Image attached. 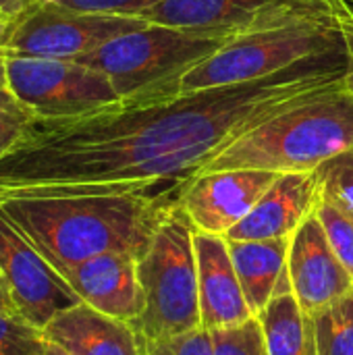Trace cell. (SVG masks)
Here are the masks:
<instances>
[{"label": "cell", "mask_w": 353, "mask_h": 355, "mask_svg": "<svg viewBox=\"0 0 353 355\" xmlns=\"http://www.w3.org/2000/svg\"><path fill=\"white\" fill-rule=\"evenodd\" d=\"M345 46L270 77L117 104L71 119H31L0 160V193L141 191L187 181L275 114L345 83Z\"/></svg>", "instance_id": "6da1fadb"}, {"label": "cell", "mask_w": 353, "mask_h": 355, "mask_svg": "<svg viewBox=\"0 0 353 355\" xmlns=\"http://www.w3.org/2000/svg\"><path fill=\"white\" fill-rule=\"evenodd\" d=\"M187 181L141 191H6L0 210L62 272L102 254L141 258Z\"/></svg>", "instance_id": "7a4b0ae2"}, {"label": "cell", "mask_w": 353, "mask_h": 355, "mask_svg": "<svg viewBox=\"0 0 353 355\" xmlns=\"http://www.w3.org/2000/svg\"><path fill=\"white\" fill-rule=\"evenodd\" d=\"M352 148L353 94L341 83L260 123L210 158L198 175L231 168L310 173Z\"/></svg>", "instance_id": "3957f363"}, {"label": "cell", "mask_w": 353, "mask_h": 355, "mask_svg": "<svg viewBox=\"0 0 353 355\" xmlns=\"http://www.w3.org/2000/svg\"><path fill=\"white\" fill-rule=\"evenodd\" d=\"M231 35L148 23L73 58L104 73L123 104L169 98L175 83L223 48Z\"/></svg>", "instance_id": "277c9868"}, {"label": "cell", "mask_w": 353, "mask_h": 355, "mask_svg": "<svg viewBox=\"0 0 353 355\" xmlns=\"http://www.w3.org/2000/svg\"><path fill=\"white\" fill-rule=\"evenodd\" d=\"M193 235L191 220L177 204L139 258L146 306L131 324L150 343H166L202 329Z\"/></svg>", "instance_id": "5b68a950"}, {"label": "cell", "mask_w": 353, "mask_h": 355, "mask_svg": "<svg viewBox=\"0 0 353 355\" xmlns=\"http://www.w3.org/2000/svg\"><path fill=\"white\" fill-rule=\"evenodd\" d=\"M337 48H343V35L335 15L241 33L187 71L175 83L171 96L264 79L300 60Z\"/></svg>", "instance_id": "8992f818"}, {"label": "cell", "mask_w": 353, "mask_h": 355, "mask_svg": "<svg viewBox=\"0 0 353 355\" xmlns=\"http://www.w3.org/2000/svg\"><path fill=\"white\" fill-rule=\"evenodd\" d=\"M6 87L33 119L83 116L121 104L104 73L75 60L6 52Z\"/></svg>", "instance_id": "52a82bcc"}, {"label": "cell", "mask_w": 353, "mask_h": 355, "mask_svg": "<svg viewBox=\"0 0 353 355\" xmlns=\"http://www.w3.org/2000/svg\"><path fill=\"white\" fill-rule=\"evenodd\" d=\"M148 25L141 17L85 12L46 0L12 21L4 50L17 56L73 60Z\"/></svg>", "instance_id": "ba28073f"}, {"label": "cell", "mask_w": 353, "mask_h": 355, "mask_svg": "<svg viewBox=\"0 0 353 355\" xmlns=\"http://www.w3.org/2000/svg\"><path fill=\"white\" fill-rule=\"evenodd\" d=\"M148 23L241 35L333 17V0H162L139 15Z\"/></svg>", "instance_id": "9c48e42d"}, {"label": "cell", "mask_w": 353, "mask_h": 355, "mask_svg": "<svg viewBox=\"0 0 353 355\" xmlns=\"http://www.w3.org/2000/svg\"><path fill=\"white\" fill-rule=\"evenodd\" d=\"M0 281L10 308L37 329L56 314L81 304L67 279L0 210Z\"/></svg>", "instance_id": "30bf717a"}, {"label": "cell", "mask_w": 353, "mask_h": 355, "mask_svg": "<svg viewBox=\"0 0 353 355\" xmlns=\"http://www.w3.org/2000/svg\"><path fill=\"white\" fill-rule=\"evenodd\" d=\"M277 177L279 173L254 168L200 173L185 183L179 204L196 231L225 237L252 212Z\"/></svg>", "instance_id": "8fae6325"}, {"label": "cell", "mask_w": 353, "mask_h": 355, "mask_svg": "<svg viewBox=\"0 0 353 355\" xmlns=\"http://www.w3.org/2000/svg\"><path fill=\"white\" fill-rule=\"evenodd\" d=\"M287 275L293 297L312 318L353 289L352 275L335 254L316 214L289 239Z\"/></svg>", "instance_id": "7c38bea8"}, {"label": "cell", "mask_w": 353, "mask_h": 355, "mask_svg": "<svg viewBox=\"0 0 353 355\" xmlns=\"http://www.w3.org/2000/svg\"><path fill=\"white\" fill-rule=\"evenodd\" d=\"M322 185L316 171L281 173L264 191L252 212L233 227L227 241H268L291 239L293 233L316 214Z\"/></svg>", "instance_id": "4fadbf2b"}, {"label": "cell", "mask_w": 353, "mask_h": 355, "mask_svg": "<svg viewBox=\"0 0 353 355\" xmlns=\"http://www.w3.org/2000/svg\"><path fill=\"white\" fill-rule=\"evenodd\" d=\"M81 304L125 320L135 322L146 306L139 283V258L133 254H102L60 272Z\"/></svg>", "instance_id": "5bb4252c"}, {"label": "cell", "mask_w": 353, "mask_h": 355, "mask_svg": "<svg viewBox=\"0 0 353 355\" xmlns=\"http://www.w3.org/2000/svg\"><path fill=\"white\" fill-rule=\"evenodd\" d=\"M193 248L198 262L202 329L214 333L235 329L258 318L243 295L227 239L196 231Z\"/></svg>", "instance_id": "9a60e30c"}, {"label": "cell", "mask_w": 353, "mask_h": 355, "mask_svg": "<svg viewBox=\"0 0 353 355\" xmlns=\"http://www.w3.org/2000/svg\"><path fill=\"white\" fill-rule=\"evenodd\" d=\"M42 333L73 355H146V341L131 322L106 316L85 304L56 314Z\"/></svg>", "instance_id": "2e32d148"}, {"label": "cell", "mask_w": 353, "mask_h": 355, "mask_svg": "<svg viewBox=\"0 0 353 355\" xmlns=\"http://www.w3.org/2000/svg\"><path fill=\"white\" fill-rule=\"evenodd\" d=\"M243 295L256 316L277 297L291 291L287 275L289 239L227 241Z\"/></svg>", "instance_id": "e0dca14e"}, {"label": "cell", "mask_w": 353, "mask_h": 355, "mask_svg": "<svg viewBox=\"0 0 353 355\" xmlns=\"http://www.w3.org/2000/svg\"><path fill=\"white\" fill-rule=\"evenodd\" d=\"M266 355H318L312 316H308L293 293L277 295L258 316Z\"/></svg>", "instance_id": "ac0fdd59"}, {"label": "cell", "mask_w": 353, "mask_h": 355, "mask_svg": "<svg viewBox=\"0 0 353 355\" xmlns=\"http://www.w3.org/2000/svg\"><path fill=\"white\" fill-rule=\"evenodd\" d=\"M318 355H353V289L314 318Z\"/></svg>", "instance_id": "d6986e66"}, {"label": "cell", "mask_w": 353, "mask_h": 355, "mask_svg": "<svg viewBox=\"0 0 353 355\" xmlns=\"http://www.w3.org/2000/svg\"><path fill=\"white\" fill-rule=\"evenodd\" d=\"M316 216L320 218L335 254L353 279V208L322 193Z\"/></svg>", "instance_id": "ffe728a7"}, {"label": "cell", "mask_w": 353, "mask_h": 355, "mask_svg": "<svg viewBox=\"0 0 353 355\" xmlns=\"http://www.w3.org/2000/svg\"><path fill=\"white\" fill-rule=\"evenodd\" d=\"M44 333L15 312H0V355H44Z\"/></svg>", "instance_id": "44dd1931"}, {"label": "cell", "mask_w": 353, "mask_h": 355, "mask_svg": "<svg viewBox=\"0 0 353 355\" xmlns=\"http://www.w3.org/2000/svg\"><path fill=\"white\" fill-rule=\"evenodd\" d=\"M212 341L216 355H266L264 335L258 318L235 329L214 331Z\"/></svg>", "instance_id": "7402d4cb"}, {"label": "cell", "mask_w": 353, "mask_h": 355, "mask_svg": "<svg viewBox=\"0 0 353 355\" xmlns=\"http://www.w3.org/2000/svg\"><path fill=\"white\" fill-rule=\"evenodd\" d=\"M316 173L325 196L353 208V148L325 162Z\"/></svg>", "instance_id": "603a6c76"}, {"label": "cell", "mask_w": 353, "mask_h": 355, "mask_svg": "<svg viewBox=\"0 0 353 355\" xmlns=\"http://www.w3.org/2000/svg\"><path fill=\"white\" fill-rule=\"evenodd\" d=\"M54 2H58L67 8H73V10L139 17L144 10L160 4L162 0H54Z\"/></svg>", "instance_id": "cb8c5ba5"}, {"label": "cell", "mask_w": 353, "mask_h": 355, "mask_svg": "<svg viewBox=\"0 0 353 355\" xmlns=\"http://www.w3.org/2000/svg\"><path fill=\"white\" fill-rule=\"evenodd\" d=\"M162 345H164L166 355H216L212 333L206 329H198L193 333L181 335Z\"/></svg>", "instance_id": "d4e9b609"}, {"label": "cell", "mask_w": 353, "mask_h": 355, "mask_svg": "<svg viewBox=\"0 0 353 355\" xmlns=\"http://www.w3.org/2000/svg\"><path fill=\"white\" fill-rule=\"evenodd\" d=\"M33 116L27 110H6L0 112V160L10 152V148L25 133L27 123Z\"/></svg>", "instance_id": "484cf974"}, {"label": "cell", "mask_w": 353, "mask_h": 355, "mask_svg": "<svg viewBox=\"0 0 353 355\" xmlns=\"http://www.w3.org/2000/svg\"><path fill=\"white\" fill-rule=\"evenodd\" d=\"M333 15L343 35V46H345V56H347L345 83L353 94V4L347 0H333Z\"/></svg>", "instance_id": "4316f807"}, {"label": "cell", "mask_w": 353, "mask_h": 355, "mask_svg": "<svg viewBox=\"0 0 353 355\" xmlns=\"http://www.w3.org/2000/svg\"><path fill=\"white\" fill-rule=\"evenodd\" d=\"M42 2L46 0H0V15L6 17L8 21H17L19 17H23L27 10L35 8Z\"/></svg>", "instance_id": "83f0119b"}, {"label": "cell", "mask_w": 353, "mask_h": 355, "mask_svg": "<svg viewBox=\"0 0 353 355\" xmlns=\"http://www.w3.org/2000/svg\"><path fill=\"white\" fill-rule=\"evenodd\" d=\"M6 110H25L19 100L12 96V92L8 87H0V112H6Z\"/></svg>", "instance_id": "f1b7e54d"}, {"label": "cell", "mask_w": 353, "mask_h": 355, "mask_svg": "<svg viewBox=\"0 0 353 355\" xmlns=\"http://www.w3.org/2000/svg\"><path fill=\"white\" fill-rule=\"evenodd\" d=\"M10 27H12V21H8L6 17L0 15V48H4V44L8 40V33H10Z\"/></svg>", "instance_id": "f546056e"}, {"label": "cell", "mask_w": 353, "mask_h": 355, "mask_svg": "<svg viewBox=\"0 0 353 355\" xmlns=\"http://www.w3.org/2000/svg\"><path fill=\"white\" fill-rule=\"evenodd\" d=\"M44 339H46V337H44ZM44 355H73V354H71V352H67L64 347H60V345H56V343H52V341H48V339H46Z\"/></svg>", "instance_id": "4dcf8cb0"}, {"label": "cell", "mask_w": 353, "mask_h": 355, "mask_svg": "<svg viewBox=\"0 0 353 355\" xmlns=\"http://www.w3.org/2000/svg\"><path fill=\"white\" fill-rule=\"evenodd\" d=\"M0 312H12L10 300H8V293H6V287H4L2 281H0Z\"/></svg>", "instance_id": "1f68e13d"}, {"label": "cell", "mask_w": 353, "mask_h": 355, "mask_svg": "<svg viewBox=\"0 0 353 355\" xmlns=\"http://www.w3.org/2000/svg\"><path fill=\"white\" fill-rule=\"evenodd\" d=\"M0 87H6V52L0 48Z\"/></svg>", "instance_id": "d6a6232c"}, {"label": "cell", "mask_w": 353, "mask_h": 355, "mask_svg": "<svg viewBox=\"0 0 353 355\" xmlns=\"http://www.w3.org/2000/svg\"><path fill=\"white\" fill-rule=\"evenodd\" d=\"M146 355H166V352H164V345L162 343H150V341H146Z\"/></svg>", "instance_id": "836d02e7"}, {"label": "cell", "mask_w": 353, "mask_h": 355, "mask_svg": "<svg viewBox=\"0 0 353 355\" xmlns=\"http://www.w3.org/2000/svg\"><path fill=\"white\" fill-rule=\"evenodd\" d=\"M350 2H352V4H353V0H350Z\"/></svg>", "instance_id": "e575fe53"}, {"label": "cell", "mask_w": 353, "mask_h": 355, "mask_svg": "<svg viewBox=\"0 0 353 355\" xmlns=\"http://www.w3.org/2000/svg\"><path fill=\"white\" fill-rule=\"evenodd\" d=\"M347 2H350V0H347Z\"/></svg>", "instance_id": "d590c367"}]
</instances>
